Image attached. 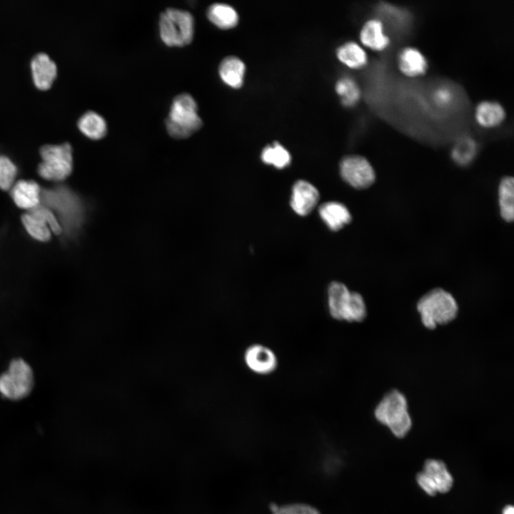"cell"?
Returning <instances> with one entry per match:
<instances>
[{"label": "cell", "mask_w": 514, "mask_h": 514, "mask_svg": "<svg viewBox=\"0 0 514 514\" xmlns=\"http://www.w3.org/2000/svg\"><path fill=\"white\" fill-rule=\"evenodd\" d=\"M474 118L479 126L487 129L494 128L503 123L506 118V111L498 101L483 100L476 105Z\"/></svg>", "instance_id": "obj_16"}, {"label": "cell", "mask_w": 514, "mask_h": 514, "mask_svg": "<svg viewBox=\"0 0 514 514\" xmlns=\"http://www.w3.org/2000/svg\"><path fill=\"white\" fill-rule=\"evenodd\" d=\"M319 201L317 188L304 180L295 183L292 188L291 206L300 216H306L315 208Z\"/></svg>", "instance_id": "obj_12"}, {"label": "cell", "mask_w": 514, "mask_h": 514, "mask_svg": "<svg viewBox=\"0 0 514 514\" xmlns=\"http://www.w3.org/2000/svg\"><path fill=\"white\" fill-rule=\"evenodd\" d=\"M396 62L399 71L408 78L422 76L428 69L425 56L415 46H407L399 50Z\"/></svg>", "instance_id": "obj_10"}, {"label": "cell", "mask_w": 514, "mask_h": 514, "mask_svg": "<svg viewBox=\"0 0 514 514\" xmlns=\"http://www.w3.org/2000/svg\"><path fill=\"white\" fill-rule=\"evenodd\" d=\"M209 21L222 29L234 27L238 22V15L233 7L223 3L211 5L207 10Z\"/></svg>", "instance_id": "obj_21"}, {"label": "cell", "mask_w": 514, "mask_h": 514, "mask_svg": "<svg viewBox=\"0 0 514 514\" xmlns=\"http://www.w3.org/2000/svg\"><path fill=\"white\" fill-rule=\"evenodd\" d=\"M367 315V309L363 296L358 292L353 291L351 305L345 321L361 322Z\"/></svg>", "instance_id": "obj_30"}, {"label": "cell", "mask_w": 514, "mask_h": 514, "mask_svg": "<svg viewBox=\"0 0 514 514\" xmlns=\"http://www.w3.org/2000/svg\"><path fill=\"white\" fill-rule=\"evenodd\" d=\"M78 128L86 137L98 140L105 136L107 125L104 119L96 112L89 111L78 121Z\"/></svg>", "instance_id": "obj_22"}, {"label": "cell", "mask_w": 514, "mask_h": 514, "mask_svg": "<svg viewBox=\"0 0 514 514\" xmlns=\"http://www.w3.org/2000/svg\"><path fill=\"white\" fill-rule=\"evenodd\" d=\"M336 91L341 97V103L346 106H353L361 98V89L356 81L349 76L338 80Z\"/></svg>", "instance_id": "obj_26"}, {"label": "cell", "mask_w": 514, "mask_h": 514, "mask_svg": "<svg viewBox=\"0 0 514 514\" xmlns=\"http://www.w3.org/2000/svg\"><path fill=\"white\" fill-rule=\"evenodd\" d=\"M34 85L40 90L49 89L57 76L55 62L45 53H38L31 61Z\"/></svg>", "instance_id": "obj_14"}, {"label": "cell", "mask_w": 514, "mask_h": 514, "mask_svg": "<svg viewBox=\"0 0 514 514\" xmlns=\"http://www.w3.org/2000/svg\"><path fill=\"white\" fill-rule=\"evenodd\" d=\"M11 195L16 205L29 211L40 205L41 191L34 181L20 180L11 188Z\"/></svg>", "instance_id": "obj_17"}, {"label": "cell", "mask_w": 514, "mask_h": 514, "mask_svg": "<svg viewBox=\"0 0 514 514\" xmlns=\"http://www.w3.org/2000/svg\"><path fill=\"white\" fill-rule=\"evenodd\" d=\"M454 98L453 91L448 86L438 87L433 92L434 103L440 107H445L451 104Z\"/></svg>", "instance_id": "obj_31"}, {"label": "cell", "mask_w": 514, "mask_h": 514, "mask_svg": "<svg viewBox=\"0 0 514 514\" xmlns=\"http://www.w3.org/2000/svg\"><path fill=\"white\" fill-rule=\"evenodd\" d=\"M419 486L430 495L444 493L450 490L453 479L445 464L435 459L427 460L423 470L417 475Z\"/></svg>", "instance_id": "obj_8"}, {"label": "cell", "mask_w": 514, "mask_h": 514, "mask_svg": "<svg viewBox=\"0 0 514 514\" xmlns=\"http://www.w3.org/2000/svg\"><path fill=\"white\" fill-rule=\"evenodd\" d=\"M22 223L28 233L34 239L40 241L50 239L51 231L49 226L35 208L23 215Z\"/></svg>", "instance_id": "obj_24"}, {"label": "cell", "mask_w": 514, "mask_h": 514, "mask_svg": "<svg viewBox=\"0 0 514 514\" xmlns=\"http://www.w3.org/2000/svg\"><path fill=\"white\" fill-rule=\"evenodd\" d=\"M374 415L397 438L405 436L412 426L406 398L398 390H391L383 397L376 407Z\"/></svg>", "instance_id": "obj_3"}, {"label": "cell", "mask_w": 514, "mask_h": 514, "mask_svg": "<svg viewBox=\"0 0 514 514\" xmlns=\"http://www.w3.org/2000/svg\"><path fill=\"white\" fill-rule=\"evenodd\" d=\"M359 39L364 46L374 51H383L390 44V39L385 31L383 22L378 18L370 19L363 24Z\"/></svg>", "instance_id": "obj_13"}, {"label": "cell", "mask_w": 514, "mask_h": 514, "mask_svg": "<svg viewBox=\"0 0 514 514\" xmlns=\"http://www.w3.org/2000/svg\"><path fill=\"white\" fill-rule=\"evenodd\" d=\"M269 511L271 514H323L314 505L303 501L273 503L269 505Z\"/></svg>", "instance_id": "obj_28"}, {"label": "cell", "mask_w": 514, "mask_h": 514, "mask_svg": "<svg viewBox=\"0 0 514 514\" xmlns=\"http://www.w3.org/2000/svg\"><path fill=\"white\" fill-rule=\"evenodd\" d=\"M159 34L161 41L168 46L188 45L193 39V16L187 11L168 8L160 16Z\"/></svg>", "instance_id": "obj_4"}, {"label": "cell", "mask_w": 514, "mask_h": 514, "mask_svg": "<svg viewBox=\"0 0 514 514\" xmlns=\"http://www.w3.org/2000/svg\"><path fill=\"white\" fill-rule=\"evenodd\" d=\"M502 514H514L513 507L512 505L505 506L503 510Z\"/></svg>", "instance_id": "obj_32"}, {"label": "cell", "mask_w": 514, "mask_h": 514, "mask_svg": "<svg viewBox=\"0 0 514 514\" xmlns=\"http://www.w3.org/2000/svg\"><path fill=\"white\" fill-rule=\"evenodd\" d=\"M498 206L500 216L506 222L514 218V180L512 176L503 177L498 189Z\"/></svg>", "instance_id": "obj_20"}, {"label": "cell", "mask_w": 514, "mask_h": 514, "mask_svg": "<svg viewBox=\"0 0 514 514\" xmlns=\"http://www.w3.org/2000/svg\"><path fill=\"white\" fill-rule=\"evenodd\" d=\"M338 59L351 69H360L366 66L368 56L363 48L355 41H348L337 49Z\"/></svg>", "instance_id": "obj_23"}, {"label": "cell", "mask_w": 514, "mask_h": 514, "mask_svg": "<svg viewBox=\"0 0 514 514\" xmlns=\"http://www.w3.org/2000/svg\"><path fill=\"white\" fill-rule=\"evenodd\" d=\"M422 323L428 329L444 325L455 318L458 311L454 297L445 290L437 288L423 295L417 303Z\"/></svg>", "instance_id": "obj_1"}, {"label": "cell", "mask_w": 514, "mask_h": 514, "mask_svg": "<svg viewBox=\"0 0 514 514\" xmlns=\"http://www.w3.org/2000/svg\"><path fill=\"white\" fill-rule=\"evenodd\" d=\"M352 293L347 286L333 281L328 288V308L331 316L338 321H345L352 298Z\"/></svg>", "instance_id": "obj_15"}, {"label": "cell", "mask_w": 514, "mask_h": 514, "mask_svg": "<svg viewBox=\"0 0 514 514\" xmlns=\"http://www.w3.org/2000/svg\"><path fill=\"white\" fill-rule=\"evenodd\" d=\"M246 66L236 56H227L221 62L218 74L221 80L232 88H239L243 82Z\"/></svg>", "instance_id": "obj_19"}, {"label": "cell", "mask_w": 514, "mask_h": 514, "mask_svg": "<svg viewBox=\"0 0 514 514\" xmlns=\"http://www.w3.org/2000/svg\"><path fill=\"white\" fill-rule=\"evenodd\" d=\"M34 386V375L29 364L21 358L12 360L0 374V395L10 400H22Z\"/></svg>", "instance_id": "obj_5"}, {"label": "cell", "mask_w": 514, "mask_h": 514, "mask_svg": "<svg viewBox=\"0 0 514 514\" xmlns=\"http://www.w3.org/2000/svg\"><path fill=\"white\" fill-rule=\"evenodd\" d=\"M246 366L259 375H267L273 372L278 366V359L269 348L253 344L247 348L244 353Z\"/></svg>", "instance_id": "obj_11"}, {"label": "cell", "mask_w": 514, "mask_h": 514, "mask_svg": "<svg viewBox=\"0 0 514 514\" xmlns=\"http://www.w3.org/2000/svg\"><path fill=\"white\" fill-rule=\"evenodd\" d=\"M478 152L477 142L471 137L460 138L451 149V158L458 166L469 165L475 158Z\"/></svg>", "instance_id": "obj_25"}, {"label": "cell", "mask_w": 514, "mask_h": 514, "mask_svg": "<svg viewBox=\"0 0 514 514\" xmlns=\"http://www.w3.org/2000/svg\"><path fill=\"white\" fill-rule=\"evenodd\" d=\"M17 168L7 156L0 155V188L3 190L11 189L17 175Z\"/></svg>", "instance_id": "obj_29"}, {"label": "cell", "mask_w": 514, "mask_h": 514, "mask_svg": "<svg viewBox=\"0 0 514 514\" xmlns=\"http://www.w3.org/2000/svg\"><path fill=\"white\" fill-rule=\"evenodd\" d=\"M41 198L46 207L54 208L63 217V222L72 230L80 227L84 217V206L80 198L66 188L44 191Z\"/></svg>", "instance_id": "obj_7"}, {"label": "cell", "mask_w": 514, "mask_h": 514, "mask_svg": "<svg viewBox=\"0 0 514 514\" xmlns=\"http://www.w3.org/2000/svg\"><path fill=\"white\" fill-rule=\"evenodd\" d=\"M42 161L39 174L44 179L60 181L67 178L73 169L72 148L70 143L46 144L40 149Z\"/></svg>", "instance_id": "obj_6"}, {"label": "cell", "mask_w": 514, "mask_h": 514, "mask_svg": "<svg viewBox=\"0 0 514 514\" xmlns=\"http://www.w3.org/2000/svg\"><path fill=\"white\" fill-rule=\"evenodd\" d=\"M342 178L352 187L364 189L370 187L376 180V173L367 158L359 155L345 156L340 163Z\"/></svg>", "instance_id": "obj_9"}, {"label": "cell", "mask_w": 514, "mask_h": 514, "mask_svg": "<svg viewBox=\"0 0 514 514\" xmlns=\"http://www.w3.org/2000/svg\"><path fill=\"white\" fill-rule=\"evenodd\" d=\"M262 161L277 168H283L288 166L291 161L289 152L279 143L266 146L261 153Z\"/></svg>", "instance_id": "obj_27"}, {"label": "cell", "mask_w": 514, "mask_h": 514, "mask_svg": "<svg viewBox=\"0 0 514 514\" xmlns=\"http://www.w3.org/2000/svg\"><path fill=\"white\" fill-rule=\"evenodd\" d=\"M202 126L194 99L188 94H181L173 100L166 119L168 134L175 138H188Z\"/></svg>", "instance_id": "obj_2"}, {"label": "cell", "mask_w": 514, "mask_h": 514, "mask_svg": "<svg viewBox=\"0 0 514 514\" xmlns=\"http://www.w3.org/2000/svg\"><path fill=\"white\" fill-rule=\"evenodd\" d=\"M319 215L328 227L333 231H338L351 220L348 208L341 203L329 201L319 207Z\"/></svg>", "instance_id": "obj_18"}]
</instances>
